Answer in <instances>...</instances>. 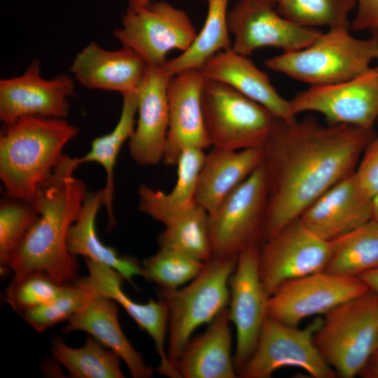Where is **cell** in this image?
I'll return each instance as SVG.
<instances>
[{
	"label": "cell",
	"mask_w": 378,
	"mask_h": 378,
	"mask_svg": "<svg viewBox=\"0 0 378 378\" xmlns=\"http://www.w3.org/2000/svg\"><path fill=\"white\" fill-rule=\"evenodd\" d=\"M374 129L324 125L313 117H274L262 146L267 198L261 243L274 236L321 195L354 172Z\"/></svg>",
	"instance_id": "obj_1"
},
{
	"label": "cell",
	"mask_w": 378,
	"mask_h": 378,
	"mask_svg": "<svg viewBox=\"0 0 378 378\" xmlns=\"http://www.w3.org/2000/svg\"><path fill=\"white\" fill-rule=\"evenodd\" d=\"M80 164L78 158L64 155L36 195L37 217L8 262L13 277L40 272L61 285L78 279V262L68 250L67 237L88 193L74 176Z\"/></svg>",
	"instance_id": "obj_2"
},
{
	"label": "cell",
	"mask_w": 378,
	"mask_h": 378,
	"mask_svg": "<svg viewBox=\"0 0 378 378\" xmlns=\"http://www.w3.org/2000/svg\"><path fill=\"white\" fill-rule=\"evenodd\" d=\"M78 129L64 118L26 116L0 137V179L7 197L31 202Z\"/></svg>",
	"instance_id": "obj_3"
},
{
	"label": "cell",
	"mask_w": 378,
	"mask_h": 378,
	"mask_svg": "<svg viewBox=\"0 0 378 378\" xmlns=\"http://www.w3.org/2000/svg\"><path fill=\"white\" fill-rule=\"evenodd\" d=\"M378 52V38L359 39L349 29H329L309 46L265 61L272 71L311 86L335 84L354 78L371 69Z\"/></svg>",
	"instance_id": "obj_4"
},
{
	"label": "cell",
	"mask_w": 378,
	"mask_h": 378,
	"mask_svg": "<svg viewBox=\"0 0 378 378\" xmlns=\"http://www.w3.org/2000/svg\"><path fill=\"white\" fill-rule=\"evenodd\" d=\"M324 360L342 378H354L377 350L378 296L369 289L323 315L314 335Z\"/></svg>",
	"instance_id": "obj_5"
},
{
	"label": "cell",
	"mask_w": 378,
	"mask_h": 378,
	"mask_svg": "<svg viewBox=\"0 0 378 378\" xmlns=\"http://www.w3.org/2000/svg\"><path fill=\"white\" fill-rule=\"evenodd\" d=\"M237 259L238 257L212 256L187 286L159 289L158 296L169 308L167 349L174 367L193 332L202 325L211 322L228 307L229 280Z\"/></svg>",
	"instance_id": "obj_6"
},
{
	"label": "cell",
	"mask_w": 378,
	"mask_h": 378,
	"mask_svg": "<svg viewBox=\"0 0 378 378\" xmlns=\"http://www.w3.org/2000/svg\"><path fill=\"white\" fill-rule=\"evenodd\" d=\"M202 105L211 146L231 150L262 148L274 118L266 108L228 85L207 78Z\"/></svg>",
	"instance_id": "obj_7"
},
{
	"label": "cell",
	"mask_w": 378,
	"mask_h": 378,
	"mask_svg": "<svg viewBox=\"0 0 378 378\" xmlns=\"http://www.w3.org/2000/svg\"><path fill=\"white\" fill-rule=\"evenodd\" d=\"M323 323L316 318L303 328L267 316L252 355L238 373L241 378H269L282 368L304 370L314 378H334L335 371L317 349L314 335Z\"/></svg>",
	"instance_id": "obj_8"
},
{
	"label": "cell",
	"mask_w": 378,
	"mask_h": 378,
	"mask_svg": "<svg viewBox=\"0 0 378 378\" xmlns=\"http://www.w3.org/2000/svg\"><path fill=\"white\" fill-rule=\"evenodd\" d=\"M267 198V176L262 162L209 213L213 256L238 257L251 244H261Z\"/></svg>",
	"instance_id": "obj_9"
},
{
	"label": "cell",
	"mask_w": 378,
	"mask_h": 378,
	"mask_svg": "<svg viewBox=\"0 0 378 378\" xmlns=\"http://www.w3.org/2000/svg\"><path fill=\"white\" fill-rule=\"evenodd\" d=\"M113 36L132 49L148 66H163L174 49L186 51L197 33L188 14L167 1H158L136 9L128 8L122 27Z\"/></svg>",
	"instance_id": "obj_10"
},
{
	"label": "cell",
	"mask_w": 378,
	"mask_h": 378,
	"mask_svg": "<svg viewBox=\"0 0 378 378\" xmlns=\"http://www.w3.org/2000/svg\"><path fill=\"white\" fill-rule=\"evenodd\" d=\"M331 254L330 243L309 230L299 218L262 242L259 272L270 297L283 283L325 271Z\"/></svg>",
	"instance_id": "obj_11"
},
{
	"label": "cell",
	"mask_w": 378,
	"mask_h": 378,
	"mask_svg": "<svg viewBox=\"0 0 378 378\" xmlns=\"http://www.w3.org/2000/svg\"><path fill=\"white\" fill-rule=\"evenodd\" d=\"M368 290L358 277L318 272L280 285L268 298L267 315L287 325L298 326L304 318L324 315Z\"/></svg>",
	"instance_id": "obj_12"
},
{
	"label": "cell",
	"mask_w": 378,
	"mask_h": 378,
	"mask_svg": "<svg viewBox=\"0 0 378 378\" xmlns=\"http://www.w3.org/2000/svg\"><path fill=\"white\" fill-rule=\"evenodd\" d=\"M227 28L234 36L232 48L244 56L264 47L284 52L302 49L322 33L286 20L270 0H239L228 11Z\"/></svg>",
	"instance_id": "obj_13"
},
{
	"label": "cell",
	"mask_w": 378,
	"mask_h": 378,
	"mask_svg": "<svg viewBox=\"0 0 378 378\" xmlns=\"http://www.w3.org/2000/svg\"><path fill=\"white\" fill-rule=\"evenodd\" d=\"M290 102L295 115L316 112L328 124L372 129L378 122V74L371 68L349 80L311 86Z\"/></svg>",
	"instance_id": "obj_14"
},
{
	"label": "cell",
	"mask_w": 378,
	"mask_h": 378,
	"mask_svg": "<svg viewBox=\"0 0 378 378\" xmlns=\"http://www.w3.org/2000/svg\"><path fill=\"white\" fill-rule=\"evenodd\" d=\"M260 243H253L238 255L229 280L230 320L236 330L234 363L237 373L249 359L267 317L268 296L259 272Z\"/></svg>",
	"instance_id": "obj_15"
},
{
	"label": "cell",
	"mask_w": 378,
	"mask_h": 378,
	"mask_svg": "<svg viewBox=\"0 0 378 378\" xmlns=\"http://www.w3.org/2000/svg\"><path fill=\"white\" fill-rule=\"evenodd\" d=\"M38 59L20 76L0 80V119L6 126L26 116L64 118L76 85L67 74L44 79Z\"/></svg>",
	"instance_id": "obj_16"
},
{
	"label": "cell",
	"mask_w": 378,
	"mask_h": 378,
	"mask_svg": "<svg viewBox=\"0 0 378 378\" xmlns=\"http://www.w3.org/2000/svg\"><path fill=\"white\" fill-rule=\"evenodd\" d=\"M206 78L200 69L183 70L168 85L169 127L162 161L175 166L188 148L211 146L204 119L202 93Z\"/></svg>",
	"instance_id": "obj_17"
},
{
	"label": "cell",
	"mask_w": 378,
	"mask_h": 378,
	"mask_svg": "<svg viewBox=\"0 0 378 378\" xmlns=\"http://www.w3.org/2000/svg\"><path fill=\"white\" fill-rule=\"evenodd\" d=\"M164 66H148L136 91L138 119L129 139V151L141 165L163 160L169 127L167 88L172 78Z\"/></svg>",
	"instance_id": "obj_18"
},
{
	"label": "cell",
	"mask_w": 378,
	"mask_h": 378,
	"mask_svg": "<svg viewBox=\"0 0 378 378\" xmlns=\"http://www.w3.org/2000/svg\"><path fill=\"white\" fill-rule=\"evenodd\" d=\"M89 274L87 279L94 291L119 303L138 326L152 338L159 357L157 372L170 378H181L171 363L166 349L169 328V308L160 296L146 303H139L128 297L122 290L124 277L114 269L85 258Z\"/></svg>",
	"instance_id": "obj_19"
},
{
	"label": "cell",
	"mask_w": 378,
	"mask_h": 378,
	"mask_svg": "<svg viewBox=\"0 0 378 378\" xmlns=\"http://www.w3.org/2000/svg\"><path fill=\"white\" fill-rule=\"evenodd\" d=\"M372 201L360 191L352 173L321 195L299 219L316 235L330 241L370 221Z\"/></svg>",
	"instance_id": "obj_20"
},
{
	"label": "cell",
	"mask_w": 378,
	"mask_h": 378,
	"mask_svg": "<svg viewBox=\"0 0 378 378\" xmlns=\"http://www.w3.org/2000/svg\"><path fill=\"white\" fill-rule=\"evenodd\" d=\"M147 68L146 62L131 48L107 50L91 42L77 54L70 69L85 88L124 95L136 92Z\"/></svg>",
	"instance_id": "obj_21"
},
{
	"label": "cell",
	"mask_w": 378,
	"mask_h": 378,
	"mask_svg": "<svg viewBox=\"0 0 378 378\" xmlns=\"http://www.w3.org/2000/svg\"><path fill=\"white\" fill-rule=\"evenodd\" d=\"M200 69L206 78L228 85L266 108L275 118L288 122L296 119L290 102L279 95L268 76L232 48L211 56Z\"/></svg>",
	"instance_id": "obj_22"
},
{
	"label": "cell",
	"mask_w": 378,
	"mask_h": 378,
	"mask_svg": "<svg viewBox=\"0 0 378 378\" xmlns=\"http://www.w3.org/2000/svg\"><path fill=\"white\" fill-rule=\"evenodd\" d=\"M228 308L211 322L203 333L186 344L175 368L181 378H235Z\"/></svg>",
	"instance_id": "obj_23"
},
{
	"label": "cell",
	"mask_w": 378,
	"mask_h": 378,
	"mask_svg": "<svg viewBox=\"0 0 378 378\" xmlns=\"http://www.w3.org/2000/svg\"><path fill=\"white\" fill-rule=\"evenodd\" d=\"M115 302L96 294L85 305L68 319L64 332L84 331L102 345L116 353L126 364L134 378H150L153 370L145 363L124 334L118 316Z\"/></svg>",
	"instance_id": "obj_24"
},
{
	"label": "cell",
	"mask_w": 378,
	"mask_h": 378,
	"mask_svg": "<svg viewBox=\"0 0 378 378\" xmlns=\"http://www.w3.org/2000/svg\"><path fill=\"white\" fill-rule=\"evenodd\" d=\"M262 148L238 150L212 147L205 154L195 201L208 213L246 180L263 162Z\"/></svg>",
	"instance_id": "obj_25"
},
{
	"label": "cell",
	"mask_w": 378,
	"mask_h": 378,
	"mask_svg": "<svg viewBox=\"0 0 378 378\" xmlns=\"http://www.w3.org/2000/svg\"><path fill=\"white\" fill-rule=\"evenodd\" d=\"M204 157L203 149L183 150L176 164L177 180L172 191L164 192L141 185L138 190L139 210L165 225L195 205L197 181Z\"/></svg>",
	"instance_id": "obj_26"
},
{
	"label": "cell",
	"mask_w": 378,
	"mask_h": 378,
	"mask_svg": "<svg viewBox=\"0 0 378 378\" xmlns=\"http://www.w3.org/2000/svg\"><path fill=\"white\" fill-rule=\"evenodd\" d=\"M102 196V190L88 192L78 218L69 229L68 250L74 256L82 255L114 269L134 287L133 278L144 276L142 264L132 257L120 255L115 248L103 244L97 234L95 221L103 204Z\"/></svg>",
	"instance_id": "obj_27"
},
{
	"label": "cell",
	"mask_w": 378,
	"mask_h": 378,
	"mask_svg": "<svg viewBox=\"0 0 378 378\" xmlns=\"http://www.w3.org/2000/svg\"><path fill=\"white\" fill-rule=\"evenodd\" d=\"M122 106L118 121L109 133L95 138L91 143L90 150L81 158L80 164L96 162L105 170L106 185L102 189V202L108 214V229L115 225L113 211L114 192V169L119 151L123 144L130 139L135 128L138 102L136 92L122 95Z\"/></svg>",
	"instance_id": "obj_28"
},
{
	"label": "cell",
	"mask_w": 378,
	"mask_h": 378,
	"mask_svg": "<svg viewBox=\"0 0 378 378\" xmlns=\"http://www.w3.org/2000/svg\"><path fill=\"white\" fill-rule=\"evenodd\" d=\"M330 243L331 254L326 272L358 277L378 267V223L374 220Z\"/></svg>",
	"instance_id": "obj_29"
},
{
	"label": "cell",
	"mask_w": 378,
	"mask_h": 378,
	"mask_svg": "<svg viewBox=\"0 0 378 378\" xmlns=\"http://www.w3.org/2000/svg\"><path fill=\"white\" fill-rule=\"evenodd\" d=\"M206 1L207 15L195 41L186 51L165 64V69L172 77L185 69H200L211 56L232 48L227 28L229 0Z\"/></svg>",
	"instance_id": "obj_30"
},
{
	"label": "cell",
	"mask_w": 378,
	"mask_h": 378,
	"mask_svg": "<svg viewBox=\"0 0 378 378\" xmlns=\"http://www.w3.org/2000/svg\"><path fill=\"white\" fill-rule=\"evenodd\" d=\"M53 357L63 365L74 378H123L120 357L112 350H106L93 337H87L80 348L68 346L62 337L52 341Z\"/></svg>",
	"instance_id": "obj_31"
},
{
	"label": "cell",
	"mask_w": 378,
	"mask_h": 378,
	"mask_svg": "<svg viewBox=\"0 0 378 378\" xmlns=\"http://www.w3.org/2000/svg\"><path fill=\"white\" fill-rule=\"evenodd\" d=\"M159 247L179 252L206 262L212 258L209 213L196 204L164 225Z\"/></svg>",
	"instance_id": "obj_32"
},
{
	"label": "cell",
	"mask_w": 378,
	"mask_h": 378,
	"mask_svg": "<svg viewBox=\"0 0 378 378\" xmlns=\"http://www.w3.org/2000/svg\"><path fill=\"white\" fill-rule=\"evenodd\" d=\"M277 13L304 27L326 26L329 29L350 27L349 14L357 0H270Z\"/></svg>",
	"instance_id": "obj_33"
},
{
	"label": "cell",
	"mask_w": 378,
	"mask_h": 378,
	"mask_svg": "<svg viewBox=\"0 0 378 378\" xmlns=\"http://www.w3.org/2000/svg\"><path fill=\"white\" fill-rule=\"evenodd\" d=\"M96 294L86 277L65 284L63 291L50 302L21 314L22 318L36 332H43L57 323L69 319Z\"/></svg>",
	"instance_id": "obj_34"
},
{
	"label": "cell",
	"mask_w": 378,
	"mask_h": 378,
	"mask_svg": "<svg viewBox=\"0 0 378 378\" xmlns=\"http://www.w3.org/2000/svg\"><path fill=\"white\" fill-rule=\"evenodd\" d=\"M38 211L33 201L7 197L0 204V270L6 276L13 253L35 221Z\"/></svg>",
	"instance_id": "obj_35"
},
{
	"label": "cell",
	"mask_w": 378,
	"mask_h": 378,
	"mask_svg": "<svg viewBox=\"0 0 378 378\" xmlns=\"http://www.w3.org/2000/svg\"><path fill=\"white\" fill-rule=\"evenodd\" d=\"M205 262L169 249L160 248L144 260V277L160 288L175 289L190 282L202 270Z\"/></svg>",
	"instance_id": "obj_36"
},
{
	"label": "cell",
	"mask_w": 378,
	"mask_h": 378,
	"mask_svg": "<svg viewBox=\"0 0 378 378\" xmlns=\"http://www.w3.org/2000/svg\"><path fill=\"white\" fill-rule=\"evenodd\" d=\"M65 285H61L40 272L13 277L4 294V300L18 314L44 304L58 296Z\"/></svg>",
	"instance_id": "obj_37"
},
{
	"label": "cell",
	"mask_w": 378,
	"mask_h": 378,
	"mask_svg": "<svg viewBox=\"0 0 378 378\" xmlns=\"http://www.w3.org/2000/svg\"><path fill=\"white\" fill-rule=\"evenodd\" d=\"M358 188L368 198L378 195V136L372 139L364 149L354 172Z\"/></svg>",
	"instance_id": "obj_38"
},
{
	"label": "cell",
	"mask_w": 378,
	"mask_h": 378,
	"mask_svg": "<svg viewBox=\"0 0 378 378\" xmlns=\"http://www.w3.org/2000/svg\"><path fill=\"white\" fill-rule=\"evenodd\" d=\"M357 13L351 28L354 31H368L378 38V0H357Z\"/></svg>",
	"instance_id": "obj_39"
},
{
	"label": "cell",
	"mask_w": 378,
	"mask_h": 378,
	"mask_svg": "<svg viewBox=\"0 0 378 378\" xmlns=\"http://www.w3.org/2000/svg\"><path fill=\"white\" fill-rule=\"evenodd\" d=\"M359 376L363 378H378V350L369 358Z\"/></svg>",
	"instance_id": "obj_40"
},
{
	"label": "cell",
	"mask_w": 378,
	"mask_h": 378,
	"mask_svg": "<svg viewBox=\"0 0 378 378\" xmlns=\"http://www.w3.org/2000/svg\"><path fill=\"white\" fill-rule=\"evenodd\" d=\"M358 277L378 296V267L367 271Z\"/></svg>",
	"instance_id": "obj_41"
},
{
	"label": "cell",
	"mask_w": 378,
	"mask_h": 378,
	"mask_svg": "<svg viewBox=\"0 0 378 378\" xmlns=\"http://www.w3.org/2000/svg\"><path fill=\"white\" fill-rule=\"evenodd\" d=\"M150 3V0H129V8L132 9H136L144 7L148 5Z\"/></svg>",
	"instance_id": "obj_42"
},
{
	"label": "cell",
	"mask_w": 378,
	"mask_h": 378,
	"mask_svg": "<svg viewBox=\"0 0 378 378\" xmlns=\"http://www.w3.org/2000/svg\"><path fill=\"white\" fill-rule=\"evenodd\" d=\"M372 219L378 223V195L372 201Z\"/></svg>",
	"instance_id": "obj_43"
},
{
	"label": "cell",
	"mask_w": 378,
	"mask_h": 378,
	"mask_svg": "<svg viewBox=\"0 0 378 378\" xmlns=\"http://www.w3.org/2000/svg\"><path fill=\"white\" fill-rule=\"evenodd\" d=\"M376 59H377V66H376V67L374 68V69L376 70V71H377V74H378V52H377V57H376Z\"/></svg>",
	"instance_id": "obj_44"
},
{
	"label": "cell",
	"mask_w": 378,
	"mask_h": 378,
	"mask_svg": "<svg viewBox=\"0 0 378 378\" xmlns=\"http://www.w3.org/2000/svg\"><path fill=\"white\" fill-rule=\"evenodd\" d=\"M377 350H378V342H377Z\"/></svg>",
	"instance_id": "obj_45"
},
{
	"label": "cell",
	"mask_w": 378,
	"mask_h": 378,
	"mask_svg": "<svg viewBox=\"0 0 378 378\" xmlns=\"http://www.w3.org/2000/svg\"><path fill=\"white\" fill-rule=\"evenodd\" d=\"M377 124H378V122H377Z\"/></svg>",
	"instance_id": "obj_46"
}]
</instances>
